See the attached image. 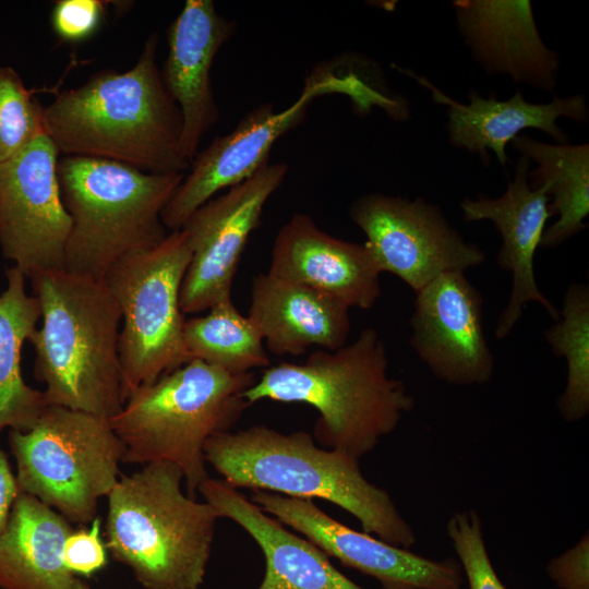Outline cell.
Segmentation results:
<instances>
[{
	"instance_id": "obj_3",
	"label": "cell",
	"mask_w": 589,
	"mask_h": 589,
	"mask_svg": "<svg viewBox=\"0 0 589 589\" xmlns=\"http://www.w3.org/2000/svg\"><path fill=\"white\" fill-rule=\"evenodd\" d=\"M41 326L28 339L48 405L111 418L124 404L121 312L104 279L53 268L29 277Z\"/></svg>"
},
{
	"instance_id": "obj_17",
	"label": "cell",
	"mask_w": 589,
	"mask_h": 589,
	"mask_svg": "<svg viewBox=\"0 0 589 589\" xmlns=\"http://www.w3.org/2000/svg\"><path fill=\"white\" fill-rule=\"evenodd\" d=\"M267 272L348 308L371 309L382 294V273L365 242L335 238L302 213L292 215L279 229Z\"/></svg>"
},
{
	"instance_id": "obj_12",
	"label": "cell",
	"mask_w": 589,
	"mask_h": 589,
	"mask_svg": "<svg viewBox=\"0 0 589 589\" xmlns=\"http://www.w3.org/2000/svg\"><path fill=\"white\" fill-rule=\"evenodd\" d=\"M287 172L286 164L268 161L187 219L181 230L192 256L180 291L183 314L207 311L232 298L233 279L249 237L259 227L266 202Z\"/></svg>"
},
{
	"instance_id": "obj_16",
	"label": "cell",
	"mask_w": 589,
	"mask_h": 589,
	"mask_svg": "<svg viewBox=\"0 0 589 589\" xmlns=\"http://www.w3.org/2000/svg\"><path fill=\"white\" fill-rule=\"evenodd\" d=\"M529 166V159L520 156L515 177L507 182L501 196L466 197L460 203L466 221L490 220L502 237L496 263L503 271L512 273L513 284L508 303L496 322L494 335L498 339L512 333L529 302L542 305L554 321L560 317L558 310L542 293L536 280L534 254L552 214L545 191L531 188L528 182Z\"/></svg>"
},
{
	"instance_id": "obj_18",
	"label": "cell",
	"mask_w": 589,
	"mask_h": 589,
	"mask_svg": "<svg viewBox=\"0 0 589 589\" xmlns=\"http://www.w3.org/2000/svg\"><path fill=\"white\" fill-rule=\"evenodd\" d=\"M235 32L236 22L219 14L212 0H187L168 28V55L160 72L181 112V145L190 163L219 119L211 69Z\"/></svg>"
},
{
	"instance_id": "obj_10",
	"label": "cell",
	"mask_w": 589,
	"mask_h": 589,
	"mask_svg": "<svg viewBox=\"0 0 589 589\" xmlns=\"http://www.w3.org/2000/svg\"><path fill=\"white\" fill-rule=\"evenodd\" d=\"M327 93L348 95L361 110L382 107L386 96L353 72L326 70L310 75L299 98L283 111L275 112L271 103L250 110L228 134L215 137L197 153L176 192L161 213L170 231L182 228L200 206L221 189L244 181L268 163L274 143L300 124L309 105Z\"/></svg>"
},
{
	"instance_id": "obj_30",
	"label": "cell",
	"mask_w": 589,
	"mask_h": 589,
	"mask_svg": "<svg viewBox=\"0 0 589 589\" xmlns=\"http://www.w3.org/2000/svg\"><path fill=\"white\" fill-rule=\"evenodd\" d=\"M91 527L72 530L63 544L65 567L77 577L89 578L108 564L105 541L101 538V519L95 517Z\"/></svg>"
},
{
	"instance_id": "obj_28",
	"label": "cell",
	"mask_w": 589,
	"mask_h": 589,
	"mask_svg": "<svg viewBox=\"0 0 589 589\" xmlns=\"http://www.w3.org/2000/svg\"><path fill=\"white\" fill-rule=\"evenodd\" d=\"M41 107L19 73L0 65V163L46 134Z\"/></svg>"
},
{
	"instance_id": "obj_1",
	"label": "cell",
	"mask_w": 589,
	"mask_h": 589,
	"mask_svg": "<svg viewBox=\"0 0 589 589\" xmlns=\"http://www.w3.org/2000/svg\"><path fill=\"white\" fill-rule=\"evenodd\" d=\"M152 34L128 71L105 70L41 107L59 153L112 160L151 173H183L182 117L157 65Z\"/></svg>"
},
{
	"instance_id": "obj_26",
	"label": "cell",
	"mask_w": 589,
	"mask_h": 589,
	"mask_svg": "<svg viewBox=\"0 0 589 589\" xmlns=\"http://www.w3.org/2000/svg\"><path fill=\"white\" fill-rule=\"evenodd\" d=\"M183 340L191 360H201L230 373L271 366L264 341L232 298L223 300L203 316L185 320Z\"/></svg>"
},
{
	"instance_id": "obj_13",
	"label": "cell",
	"mask_w": 589,
	"mask_h": 589,
	"mask_svg": "<svg viewBox=\"0 0 589 589\" xmlns=\"http://www.w3.org/2000/svg\"><path fill=\"white\" fill-rule=\"evenodd\" d=\"M59 154L43 134L0 163V249L28 278L63 264L71 218L61 199Z\"/></svg>"
},
{
	"instance_id": "obj_9",
	"label": "cell",
	"mask_w": 589,
	"mask_h": 589,
	"mask_svg": "<svg viewBox=\"0 0 589 589\" xmlns=\"http://www.w3.org/2000/svg\"><path fill=\"white\" fill-rule=\"evenodd\" d=\"M183 230L117 262L104 280L121 312L119 357L125 399L140 386L187 364L181 285L191 262Z\"/></svg>"
},
{
	"instance_id": "obj_25",
	"label": "cell",
	"mask_w": 589,
	"mask_h": 589,
	"mask_svg": "<svg viewBox=\"0 0 589 589\" xmlns=\"http://www.w3.org/2000/svg\"><path fill=\"white\" fill-rule=\"evenodd\" d=\"M510 145L537 167L528 172L531 188H542L552 217L558 219L544 229L540 248L552 249L574 237L588 225L589 144H548L517 135Z\"/></svg>"
},
{
	"instance_id": "obj_15",
	"label": "cell",
	"mask_w": 589,
	"mask_h": 589,
	"mask_svg": "<svg viewBox=\"0 0 589 589\" xmlns=\"http://www.w3.org/2000/svg\"><path fill=\"white\" fill-rule=\"evenodd\" d=\"M410 326V345L436 378L458 386L490 382L494 358L483 299L465 273H444L416 292Z\"/></svg>"
},
{
	"instance_id": "obj_31",
	"label": "cell",
	"mask_w": 589,
	"mask_h": 589,
	"mask_svg": "<svg viewBox=\"0 0 589 589\" xmlns=\"http://www.w3.org/2000/svg\"><path fill=\"white\" fill-rule=\"evenodd\" d=\"M104 15L100 0H59L51 11V26L61 40L79 43L97 32Z\"/></svg>"
},
{
	"instance_id": "obj_2",
	"label": "cell",
	"mask_w": 589,
	"mask_h": 589,
	"mask_svg": "<svg viewBox=\"0 0 589 589\" xmlns=\"http://www.w3.org/2000/svg\"><path fill=\"white\" fill-rule=\"evenodd\" d=\"M386 346L373 327L350 344L318 349L302 363L268 366L244 392L252 405L268 399L314 407L313 438L323 448L360 459L398 426L414 407L401 380L388 375Z\"/></svg>"
},
{
	"instance_id": "obj_4",
	"label": "cell",
	"mask_w": 589,
	"mask_h": 589,
	"mask_svg": "<svg viewBox=\"0 0 589 589\" xmlns=\"http://www.w3.org/2000/svg\"><path fill=\"white\" fill-rule=\"evenodd\" d=\"M205 460L236 489L330 502L356 517L364 532L410 549L416 534L388 492L361 472L359 459L318 447L311 434L252 425L212 436Z\"/></svg>"
},
{
	"instance_id": "obj_11",
	"label": "cell",
	"mask_w": 589,
	"mask_h": 589,
	"mask_svg": "<svg viewBox=\"0 0 589 589\" xmlns=\"http://www.w3.org/2000/svg\"><path fill=\"white\" fill-rule=\"evenodd\" d=\"M349 214L381 273L394 274L414 293L444 273H465L485 261L484 252L422 197L365 194L352 202Z\"/></svg>"
},
{
	"instance_id": "obj_8",
	"label": "cell",
	"mask_w": 589,
	"mask_h": 589,
	"mask_svg": "<svg viewBox=\"0 0 589 589\" xmlns=\"http://www.w3.org/2000/svg\"><path fill=\"white\" fill-rule=\"evenodd\" d=\"M9 444L20 491L70 524L92 522L120 479L124 447L104 417L48 405L31 430H11Z\"/></svg>"
},
{
	"instance_id": "obj_20",
	"label": "cell",
	"mask_w": 589,
	"mask_h": 589,
	"mask_svg": "<svg viewBox=\"0 0 589 589\" xmlns=\"http://www.w3.org/2000/svg\"><path fill=\"white\" fill-rule=\"evenodd\" d=\"M413 77L418 84L431 92L436 104L446 105L447 132L453 146L465 148L471 154L489 158L488 149L505 166L508 161L506 146L520 131L537 129L549 134L557 144L568 142V136L557 125L558 118L575 121L588 120V107L582 95L554 97L548 104H532L517 91L508 99H497L494 94L481 96L476 91L468 93V104H461L443 93L424 76L399 70Z\"/></svg>"
},
{
	"instance_id": "obj_14",
	"label": "cell",
	"mask_w": 589,
	"mask_h": 589,
	"mask_svg": "<svg viewBox=\"0 0 589 589\" xmlns=\"http://www.w3.org/2000/svg\"><path fill=\"white\" fill-rule=\"evenodd\" d=\"M250 500L283 525L300 532L327 556L375 578L382 589H460V564L432 560L353 530L317 507L312 500L252 490Z\"/></svg>"
},
{
	"instance_id": "obj_32",
	"label": "cell",
	"mask_w": 589,
	"mask_h": 589,
	"mask_svg": "<svg viewBox=\"0 0 589 589\" xmlns=\"http://www.w3.org/2000/svg\"><path fill=\"white\" fill-rule=\"evenodd\" d=\"M546 574L560 589H589V538L549 561Z\"/></svg>"
},
{
	"instance_id": "obj_24",
	"label": "cell",
	"mask_w": 589,
	"mask_h": 589,
	"mask_svg": "<svg viewBox=\"0 0 589 589\" xmlns=\"http://www.w3.org/2000/svg\"><path fill=\"white\" fill-rule=\"evenodd\" d=\"M0 293V433L5 428L28 431L48 406L44 392L27 385L22 375V349L40 318L37 298L25 289L26 276L16 266L5 271Z\"/></svg>"
},
{
	"instance_id": "obj_5",
	"label": "cell",
	"mask_w": 589,
	"mask_h": 589,
	"mask_svg": "<svg viewBox=\"0 0 589 589\" xmlns=\"http://www.w3.org/2000/svg\"><path fill=\"white\" fill-rule=\"evenodd\" d=\"M181 469L144 465L119 479L108 497L106 548L144 589H201L218 519L184 494Z\"/></svg>"
},
{
	"instance_id": "obj_19",
	"label": "cell",
	"mask_w": 589,
	"mask_h": 589,
	"mask_svg": "<svg viewBox=\"0 0 589 589\" xmlns=\"http://www.w3.org/2000/svg\"><path fill=\"white\" fill-rule=\"evenodd\" d=\"M458 29L489 75L553 91L560 57L542 41L527 0H456Z\"/></svg>"
},
{
	"instance_id": "obj_29",
	"label": "cell",
	"mask_w": 589,
	"mask_h": 589,
	"mask_svg": "<svg viewBox=\"0 0 589 589\" xmlns=\"http://www.w3.org/2000/svg\"><path fill=\"white\" fill-rule=\"evenodd\" d=\"M446 533L458 556L469 589H506L497 576L484 542L480 515L464 509L450 516Z\"/></svg>"
},
{
	"instance_id": "obj_23",
	"label": "cell",
	"mask_w": 589,
	"mask_h": 589,
	"mask_svg": "<svg viewBox=\"0 0 589 589\" xmlns=\"http://www.w3.org/2000/svg\"><path fill=\"white\" fill-rule=\"evenodd\" d=\"M72 530L59 513L20 492L0 533V588L92 589L63 562V544Z\"/></svg>"
},
{
	"instance_id": "obj_27",
	"label": "cell",
	"mask_w": 589,
	"mask_h": 589,
	"mask_svg": "<svg viewBox=\"0 0 589 589\" xmlns=\"http://www.w3.org/2000/svg\"><path fill=\"white\" fill-rule=\"evenodd\" d=\"M558 312L544 338L552 352L566 360V386L556 402L562 418L576 422L589 412V287L570 284Z\"/></svg>"
},
{
	"instance_id": "obj_6",
	"label": "cell",
	"mask_w": 589,
	"mask_h": 589,
	"mask_svg": "<svg viewBox=\"0 0 589 589\" xmlns=\"http://www.w3.org/2000/svg\"><path fill=\"white\" fill-rule=\"evenodd\" d=\"M255 381L253 372L230 373L194 359L140 386L108 419L124 447L122 462H172L183 473L188 495L195 498L209 478L206 442L231 431L250 406L244 392Z\"/></svg>"
},
{
	"instance_id": "obj_7",
	"label": "cell",
	"mask_w": 589,
	"mask_h": 589,
	"mask_svg": "<svg viewBox=\"0 0 589 589\" xmlns=\"http://www.w3.org/2000/svg\"><path fill=\"white\" fill-rule=\"evenodd\" d=\"M57 173L71 218L62 268L98 279L123 257L165 240L161 213L184 177L80 156L59 158Z\"/></svg>"
},
{
	"instance_id": "obj_21",
	"label": "cell",
	"mask_w": 589,
	"mask_h": 589,
	"mask_svg": "<svg viewBox=\"0 0 589 589\" xmlns=\"http://www.w3.org/2000/svg\"><path fill=\"white\" fill-rule=\"evenodd\" d=\"M349 309L313 288L266 272L252 278L247 316L267 351L300 356L312 347L333 351L345 346L351 330Z\"/></svg>"
},
{
	"instance_id": "obj_33",
	"label": "cell",
	"mask_w": 589,
	"mask_h": 589,
	"mask_svg": "<svg viewBox=\"0 0 589 589\" xmlns=\"http://www.w3.org/2000/svg\"><path fill=\"white\" fill-rule=\"evenodd\" d=\"M20 492L9 459L0 449V533L8 522L13 503Z\"/></svg>"
},
{
	"instance_id": "obj_22",
	"label": "cell",
	"mask_w": 589,
	"mask_h": 589,
	"mask_svg": "<svg viewBox=\"0 0 589 589\" xmlns=\"http://www.w3.org/2000/svg\"><path fill=\"white\" fill-rule=\"evenodd\" d=\"M199 493L218 518L239 525L262 550L266 568L257 589H363L340 573L318 546L286 529L223 479L208 478Z\"/></svg>"
}]
</instances>
